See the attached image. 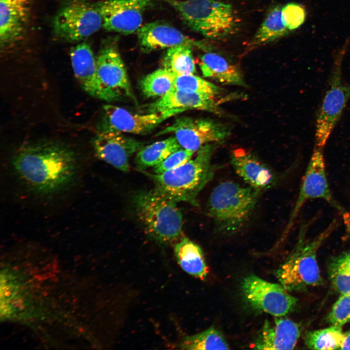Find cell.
Here are the masks:
<instances>
[{
    "mask_svg": "<svg viewBox=\"0 0 350 350\" xmlns=\"http://www.w3.org/2000/svg\"><path fill=\"white\" fill-rule=\"evenodd\" d=\"M218 95L182 91L173 88L163 96L150 104L148 112H161L167 110L182 109H197L215 114L221 113Z\"/></svg>",
    "mask_w": 350,
    "mask_h": 350,
    "instance_id": "cell-20",
    "label": "cell"
},
{
    "mask_svg": "<svg viewBox=\"0 0 350 350\" xmlns=\"http://www.w3.org/2000/svg\"><path fill=\"white\" fill-rule=\"evenodd\" d=\"M218 143L207 144L184 164L160 174L145 173L154 183L155 192L176 202L198 206L199 193L212 179V155Z\"/></svg>",
    "mask_w": 350,
    "mask_h": 350,
    "instance_id": "cell-2",
    "label": "cell"
},
{
    "mask_svg": "<svg viewBox=\"0 0 350 350\" xmlns=\"http://www.w3.org/2000/svg\"><path fill=\"white\" fill-rule=\"evenodd\" d=\"M102 27V17L89 0H65L52 22L54 38L67 43L84 41Z\"/></svg>",
    "mask_w": 350,
    "mask_h": 350,
    "instance_id": "cell-7",
    "label": "cell"
},
{
    "mask_svg": "<svg viewBox=\"0 0 350 350\" xmlns=\"http://www.w3.org/2000/svg\"><path fill=\"white\" fill-rule=\"evenodd\" d=\"M20 179L33 192L51 195L63 190L73 181L77 173L74 151L62 142L41 140L21 147L13 158Z\"/></svg>",
    "mask_w": 350,
    "mask_h": 350,
    "instance_id": "cell-1",
    "label": "cell"
},
{
    "mask_svg": "<svg viewBox=\"0 0 350 350\" xmlns=\"http://www.w3.org/2000/svg\"><path fill=\"white\" fill-rule=\"evenodd\" d=\"M340 350H350V329L344 332V337Z\"/></svg>",
    "mask_w": 350,
    "mask_h": 350,
    "instance_id": "cell-35",
    "label": "cell"
},
{
    "mask_svg": "<svg viewBox=\"0 0 350 350\" xmlns=\"http://www.w3.org/2000/svg\"><path fill=\"white\" fill-rule=\"evenodd\" d=\"M96 60L98 76L107 101L123 97L135 99L116 38L109 37L102 41Z\"/></svg>",
    "mask_w": 350,
    "mask_h": 350,
    "instance_id": "cell-10",
    "label": "cell"
},
{
    "mask_svg": "<svg viewBox=\"0 0 350 350\" xmlns=\"http://www.w3.org/2000/svg\"><path fill=\"white\" fill-rule=\"evenodd\" d=\"M154 0H100L95 2L103 20V28L124 35L141 27L144 12Z\"/></svg>",
    "mask_w": 350,
    "mask_h": 350,
    "instance_id": "cell-14",
    "label": "cell"
},
{
    "mask_svg": "<svg viewBox=\"0 0 350 350\" xmlns=\"http://www.w3.org/2000/svg\"><path fill=\"white\" fill-rule=\"evenodd\" d=\"M34 0H0V46L4 52L25 39Z\"/></svg>",
    "mask_w": 350,
    "mask_h": 350,
    "instance_id": "cell-15",
    "label": "cell"
},
{
    "mask_svg": "<svg viewBox=\"0 0 350 350\" xmlns=\"http://www.w3.org/2000/svg\"><path fill=\"white\" fill-rule=\"evenodd\" d=\"M260 192L232 181L222 182L210 193L208 214L220 231L228 234L236 232L248 220Z\"/></svg>",
    "mask_w": 350,
    "mask_h": 350,
    "instance_id": "cell-4",
    "label": "cell"
},
{
    "mask_svg": "<svg viewBox=\"0 0 350 350\" xmlns=\"http://www.w3.org/2000/svg\"><path fill=\"white\" fill-rule=\"evenodd\" d=\"M242 290L246 301L254 309L274 316H283L295 308L298 299L280 283L267 281L255 276L245 278Z\"/></svg>",
    "mask_w": 350,
    "mask_h": 350,
    "instance_id": "cell-12",
    "label": "cell"
},
{
    "mask_svg": "<svg viewBox=\"0 0 350 350\" xmlns=\"http://www.w3.org/2000/svg\"><path fill=\"white\" fill-rule=\"evenodd\" d=\"M181 147L175 137L143 146L137 153L135 163L139 170L154 167Z\"/></svg>",
    "mask_w": 350,
    "mask_h": 350,
    "instance_id": "cell-24",
    "label": "cell"
},
{
    "mask_svg": "<svg viewBox=\"0 0 350 350\" xmlns=\"http://www.w3.org/2000/svg\"><path fill=\"white\" fill-rule=\"evenodd\" d=\"M194 152L181 148L170 155L159 164L153 167L154 174H160L180 166L192 157Z\"/></svg>",
    "mask_w": 350,
    "mask_h": 350,
    "instance_id": "cell-34",
    "label": "cell"
},
{
    "mask_svg": "<svg viewBox=\"0 0 350 350\" xmlns=\"http://www.w3.org/2000/svg\"><path fill=\"white\" fill-rule=\"evenodd\" d=\"M327 320L332 325L339 326L350 322V293L340 294L328 314Z\"/></svg>",
    "mask_w": 350,
    "mask_h": 350,
    "instance_id": "cell-32",
    "label": "cell"
},
{
    "mask_svg": "<svg viewBox=\"0 0 350 350\" xmlns=\"http://www.w3.org/2000/svg\"><path fill=\"white\" fill-rule=\"evenodd\" d=\"M344 337L342 326L329 327L308 332L305 335L306 347L312 350L339 349Z\"/></svg>",
    "mask_w": 350,
    "mask_h": 350,
    "instance_id": "cell-28",
    "label": "cell"
},
{
    "mask_svg": "<svg viewBox=\"0 0 350 350\" xmlns=\"http://www.w3.org/2000/svg\"><path fill=\"white\" fill-rule=\"evenodd\" d=\"M70 57L74 74L82 88L90 96L107 101L99 79L96 60L90 44L86 40L71 48Z\"/></svg>",
    "mask_w": 350,
    "mask_h": 350,
    "instance_id": "cell-18",
    "label": "cell"
},
{
    "mask_svg": "<svg viewBox=\"0 0 350 350\" xmlns=\"http://www.w3.org/2000/svg\"><path fill=\"white\" fill-rule=\"evenodd\" d=\"M176 75L162 68L149 73L140 82V89L147 98L161 97L173 87Z\"/></svg>",
    "mask_w": 350,
    "mask_h": 350,
    "instance_id": "cell-26",
    "label": "cell"
},
{
    "mask_svg": "<svg viewBox=\"0 0 350 350\" xmlns=\"http://www.w3.org/2000/svg\"><path fill=\"white\" fill-rule=\"evenodd\" d=\"M176 260L182 269L189 274L204 280L209 269L201 247L185 237H182L174 247Z\"/></svg>",
    "mask_w": 350,
    "mask_h": 350,
    "instance_id": "cell-23",
    "label": "cell"
},
{
    "mask_svg": "<svg viewBox=\"0 0 350 350\" xmlns=\"http://www.w3.org/2000/svg\"><path fill=\"white\" fill-rule=\"evenodd\" d=\"M300 227L297 243L287 259L276 272L279 283L288 292H302L322 284L317 253L323 242L336 228L334 220L315 237H306L310 223Z\"/></svg>",
    "mask_w": 350,
    "mask_h": 350,
    "instance_id": "cell-3",
    "label": "cell"
},
{
    "mask_svg": "<svg viewBox=\"0 0 350 350\" xmlns=\"http://www.w3.org/2000/svg\"><path fill=\"white\" fill-rule=\"evenodd\" d=\"M137 33L140 47L145 52L181 45L208 49L204 42L191 39L173 26L160 21L147 23Z\"/></svg>",
    "mask_w": 350,
    "mask_h": 350,
    "instance_id": "cell-17",
    "label": "cell"
},
{
    "mask_svg": "<svg viewBox=\"0 0 350 350\" xmlns=\"http://www.w3.org/2000/svg\"><path fill=\"white\" fill-rule=\"evenodd\" d=\"M133 203L145 230L155 240L169 244L182 237V213L176 202L153 190L138 192Z\"/></svg>",
    "mask_w": 350,
    "mask_h": 350,
    "instance_id": "cell-5",
    "label": "cell"
},
{
    "mask_svg": "<svg viewBox=\"0 0 350 350\" xmlns=\"http://www.w3.org/2000/svg\"><path fill=\"white\" fill-rule=\"evenodd\" d=\"M306 18V11L303 6L296 3H289L281 8V18L289 31L300 27Z\"/></svg>",
    "mask_w": 350,
    "mask_h": 350,
    "instance_id": "cell-33",
    "label": "cell"
},
{
    "mask_svg": "<svg viewBox=\"0 0 350 350\" xmlns=\"http://www.w3.org/2000/svg\"><path fill=\"white\" fill-rule=\"evenodd\" d=\"M342 54L334 60L327 89L316 113L315 147L323 148L339 121L350 99V84L345 82L342 70Z\"/></svg>",
    "mask_w": 350,
    "mask_h": 350,
    "instance_id": "cell-8",
    "label": "cell"
},
{
    "mask_svg": "<svg viewBox=\"0 0 350 350\" xmlns=\"http://www.w3.org/2000/svg\"><path fill=\"white\" fill-rule=\"evenodd\" d=\"M328 273L332 285L336 292L340 294L350 293V251L332 258Z\"/></svg>",
    "mask_w": 350,
    "mask_h": 350,
    "instance_id": "cell-30",
    "label": "cell"
},
{
    "mask_svg": "<svg viewBox=\"0 0 350 350\" xmlns=\"http://www.w3.org/2000/svg\"><path fill=\"white\" fill-rule=\"evenodd\" d=\"M230 133L228 126L216 121L183 117L176 119L156 136L174 134L181 148L195 152L207 144L225 140Z\"/></svg>",
    "mask_w": 350,
    "mask_h": 350,
    "instance_id": "cell-11",
    "label": "cell"
},
{
    "mask_svg": "<svg viewBox=\"0 0 350 350\" xmlns=\"http://www.w3.org/2000/svg\"><path fill=\"white\" fill-rule=\"evenodd\" d=\"M199 66L205 77L223 84L246 86L237 67L218 54L206 52L201 57Z\"/></svg>",
    "mask_w": 350,
    "mask_h": 350,
    "instance_id": "cell-22",
    "label": "cell"
},
{
    "mask_svg": "<svg viewBox=\"0 0 350 350\" xmlns=\"http://www.w3.org/2000/svg\"><path fill=\"white\" fill-rule=\"evenodd\" d=\"M323 148L315 147L305 171L296 203L283 233L286 235L292 229L301 208L309 200L321 199L335 209L342 217L347 230L350 229V216L333 196L329 185Z\"/></svg>",
    "mask_w": 350,
    "mask_h": 350,
    "instance_id": "cell-9",
    "label": "cell"
},
{
    "mask_svg": "<svg viewBox=\"0 0 350 350\" xmlns=\"http://www.w3.org/2000/svg\"><path fill=\"white\" fill-rule=\"evenodd\" d=\"M97 157L122 172L129 170V159L144 143L116 131L98 132L92 142Z\"/></svg>",
    "mask_w": 350,
    "mask_h": 350,
    "instance_id": "cell-16",
    "label": "cell"
},
{
    "mask_svg": "<svg viewBox=\"0 0 350 350\" xmlns=\"http://www.w3.org/2000/svg\"><path fill=\"white\" fill-rule=\"evenodd\" d=\"M230 161L236 174L249 187L261 191L274 182L275 175L270 169L245 149L234 150L231 154Z\"/></svg>",
    "mask_w": 350,
    "mask_h": 350,
    "instance_id": "cell-21",
    "label": "cell"
},
{
    "mask_svg": "<svg viewBox=\"0 0 350 350\" xmlns=\"http://www.w3.org/2000/svg\"><path fill=\"white\" fill-rule=\"evenodd\" d=\"M299 325L282 316L265 320L253 344L257 350H292L300 335Z\"/></svg>",
    "mask_w": 350,
    "mask_h": 350,
    "instance_id": "cell-19",
    "label": "cell"
},
{
    "mask_svg": "<svg viewBox=\"0 0 350 350\" xmlns=\"http://www.w3.org/2000/svg\"><path fill=\"white\" fill-rule=\"evenodd\" d=\"M173 88L184 92L216 95L222 91L221 88L194 74L176 76Z\"/></svg>",
    "mask_w": 350,
    "mask_h": 350,
    "instance_id": "cell-31",
    "label": "cell"
},
{
    "mask_svg": "<svg viewBox=\"0 0 350 350\" xmlns=\"http://www.w3.org/2000/svg\"><path fill=\"white\" fill-rule=\"evenodd\" d=\"M180 347L185 350H228L223 335L213 327L198 333L186 336Z\"/></svg>",
    "mask_w": 350,
    "mask_h": 350,
    "instance_id": "cell-29",
    "label": "cell"
},
{
    "mask_svg": "<svg viewBox=\"0 0 350 350\" xmlns=\"http://www.w3.org/2000/svg\"><path fill=\"white\" fill-rule=\"evenodd\" d=\"M185 111L175 109L140 114L118 106L105 105L97 124L98 132L116 131L143 135L151 132L166 119Z\"/></svg>",
    "mask_w": 350,
    "mask_h": 350,
    "instance_id": "cell-13",
    "label": "cell"
},
{
    "mask_svg": "<svg viewBox=\"0 0 350 350\" xmlns=\"http://www.w3.org/2000/svg\"><path fill=\"white\" fill-rule=\"evenodd\" d=\"M289 30L281 18V8L276 6L267 14L255 35L253 44L262 45L273 41L286 35Z\"/></svg>",
    "mask_w": 350,
    "mask_h": 350,
    "instance_id": "cell-27",
    "label": "cell"
},
{
    "mask_svg": "<svg viewBox=\"0 0 350 350\" xmlns=\"http://www.w3.org/2000/svg\"><path fill=\"white\" fill-rule=\"evenodd\" d=\"M192 30L207 38L218 39L234 30L236 18L230 4L217 0H164Z\"/></svg>",
    "mask_w": 350,
    "mask_h": 350,
    "instance_id": "cell-6",
    "label": "cell"
},
{
    "mask_svg": "<svg viewBox=\"0 0 350 350\" xmlns=\"http://www.w3.org/2000/svg\"><path fill=\"white\" fill-rule=\"evenodd\" d=\"M162 68L177 76L196 72L192 47L181 45L168 49L162 61Z\"/></svg>",
    "mask_w": 350,
    "mask_h": 350,
    "instance_id": "cell-25",
    "label": "cell"
}]
</instances>
